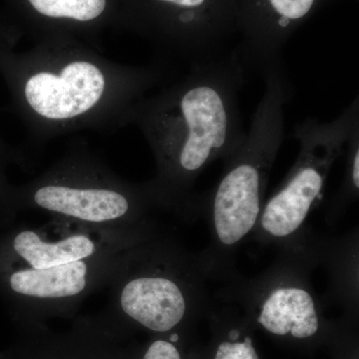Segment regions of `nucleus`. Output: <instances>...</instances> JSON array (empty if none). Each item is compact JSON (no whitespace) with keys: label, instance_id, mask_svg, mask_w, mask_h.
<instances>
[{"label":"nucleus","instance_id":"1","mask_svg":"<svg viewBox=\"0 0 359 359\" xmlns=\"http://www.w3.org/2000/svg\"><path fill=\"white\" fill-rule=\"evenodd\" d=\"M247 71L238 50L196 63L181 82L137 109L157 161V175L145 184L155 207L186 221L202 216L196 181L235 154L247 135L240 109Z\"/></svg>","mask_w":359,"mask_h":359},{"label":"nucleus","instance_id":"4","mask_svg":"<svg viewBox=\"0 0 359 359\" xmlns=\"http://www.w3.org/2000/svg\"><path fill=\"white\" fill-rule=\"evenodd\" d=\"M199 252L193 254L160 233L129 250L109 287L102 314L121 334L134 330L181 335L195 316L211 306Z\"/></svg>","mask_w":359,"mask_h":359},{"label":"nucleus","instance_id":"5","mask_svg":"<svg viewBox=\"0 0 359 359\" xmlns=\"http://www.w3.org/2000/svg\"><path fill=\"white\" fill-rule=\"evenodd\" d=\"M153 207L145 184L130 185L96 165L69 161L30 185L11 187L0 224H11L21 210L34 209L89 228L130 230L155 224L148 216Z\"/></svg>","mask_w":359,"mask_h":359},{"label":"nucleus","instance_id":"3","mask_svg":"<svg viewBox=\"0 0 359 359\" xmlns=\"http://www.w3.org/2000/svg\"><path fill=\"white\" fill-rule=\"evenodd\" d=\"M264 90L242 146L228 160L219 183L203 195L210 244L199 252L210 280L226 282L237 273L236 255L249 240L264 204L276 156L285 138V107L294 87L283 62L262 73Z\"/></svg>","mask_w":359,"mask_h":359},{"label":"nucleus","instance_id":"17","mask_svg":"<svg viewBox=\"0 0 359 359\" xmlns=\"http://www.w3.org/2000/svg\"><path fill=\"white\" fill-rule=\"evenodd\" d=\"M8 160V153L4 150L1 144H0V208L6 202L7 195H8L9 190L11 188V186L7 183L6 174H4V169H6V165Z\"/></svg>","mask_w":359,"mask_h":359},{"label":"nucleus","instance_id":"14","mask_svg":"<svg viewBox=\"0 0 359 359\" xmlns=\"http://www.w3.org/2000/svg\"><path fill=\"white\" fill-rule=\"evenodd\" d=\"M41 15L55 20L88 22L102 15L107 0H27Z\"/></svg>","mask_w":359,"mask_h":359},{"label":"nucleus","instance_id":"15","mask_svg":"<svg viewBox=\"0 0 359 359\" xmlns=\"http://www.w3.org/2000/svg\"><path fill=\"white\" fill-rule=\"evenodd\" d=\"M237 316L233 325L226 327L224 339L219 340L212 359H259L252 337L244 332L245 327L237 325Z\"/></svg>","mask_w":359,"mask_h":359},{"label":"nucleus","instance_id":"2","mask_svg":"<svg viewBox=\"0 0 359 359\" xmlns=\"http://www.w3.org/2000/svg\"><path fill=\"white\" fill-rule=\"evenodd\" d=\"M159 233L156 224L102 230L53 219L0 233V297L18 332L74 318L89 295L109 287L129 250Z\"/></svg>","mask_w":359,"mask_h":359},{"label":"nucleus","instance_id":"8","mask_svg":"<svg viewBox=\"0 0 359 359\" xmlns=\"http://www.w3.org/2000/svg\"><path fill=\"white\" fill-rule=\"evenodd\" d=\"M14 93L28 110L49 121L76 119L96 108L105 96L107 76L92 61L75 59L55 69L22 73L0 62Z\"/></svg>","mask_w":359,"mask_h":359},{"label":"nucleus","instance_id":"16","mask_svg":"<svg viewBox=\"0 0 359 359\" xmlns=\"http://www.w3.org/2000/svg\"><path fill=\"white\" fill-rule=\"evenodd\" d=\"M181 339L179 334L154 335L145 346L130 348L127 359H184L180 348Z\"/></svg>","mask_w":359,"mask_h":359},{"label":"nucleus","instance_id":"9","mask_svg":"<svg viewBox=\"0 0 359 359\" xmlns=\"http://www.w3.org/2000/svg\"><path fill=\"white\" fill-rule=\"evenodd\" d=\"M125 337L102 316H84L66 332L44 327L20 332L9 348L13 359H127Z\"/></svg>","mask_w":359,"mask_h":359},{"label":"nucleus","instance_id":"12","mask_svg":"<svg viewBox=\"0 0 359 359\" xmlns=\"http://www.w3.org/2000/svg\"><path fill=\"white\" fill-rule=\"evenodd\" d=\"M346 167L337 192L327 205V223L334 226L346 214L349 205L358 199L359 194V123L355 125L346 151Z\"/></svg>","mask_w":359,"mask_h":359},{"label":"nucleus","instance_id":"10","mask_svg":"<svg viewBox=\"0 0 359 359\" xmlns=\"http://www.w3.org/2000/svg\"><path fill=\"white\" fill-rule=\"evenodd\" d=\"M309 245L316 264L327 273L323 304L341 306L347 316H355L359 306L358 226L339 236L316 235L309 231Z\"/></svg>","mask_w":359,"mask_h":359},{"label":"nucleus","instance_id":"13","mask_svg":"<svg viewBox=\"0 0 359 359\" xmlns=\"http://www.w3.org/2000/svg\"><path fill=\"white\" fill-rule=\"evenodd\" d=\"M316 0H266V6L273 11V32H271V55L275 61H283L282 49L285 34L297 21H301L313 11Z\"/></svg>","mask_w":359,"mask_h":359},{"label":"nucleus","instance_id":"18","mask_svg":"<svg viewBox=\"0 0 359 359\" xmlns=\"http://www.w3.org/2000/svg\"><path fill=\"white\" fill-rule=\"evenodd\" d=\"M0 359H13L11 355V351L9 347H7L4 351H0Z\"/></svg>","mask_w":359,"mask_h":359},{"label":"nucleus","instance_id":"6","mask_svg":"<svg viewBox=\"0 0 359 359\" xmlns=\"http://www.w3.org/2000/svg\"><path fill=\"white\" fill-rule=\"evenodd\" d=\"M359 123L358 97L332 121L309 117L295 125L299 155L275 193L264 201L250 238L278 250L299 244L309 233L306 219L325 195L330 171L346 151Z\"/></svg>","mask_w":359,"mask_h":359},{"label":"nucleus","instance_id":"7","mask_svg":"<svg viewBox=\"0 0 359 359\" xmlns=\"http://www.w3.org/2000/svg\"><path fill=\"white\" fill-rule=\"evenodd\" d=\"M318 266L309 233L299 245L280 250L275 262L250 278L236 273L224 282L219 299L244 309L268 334L292 339H314L325 327L323 301L311 273Z\"/></svg>","mask_w":359,"mask_h":359},{"label":"nucleus","instance_id":"11","mask_svg":"<svg viewBox=\"0 0 359 359\" xmlns=\"http://www.w3.org/2000/svg\"><path fill=\"white\" fill-rule=\"evenodd\" d=\"M159 4H166L180 9V27L182 30V46L183 57L189 59L193 65L205 62L222 56L205 39L198 27L201 20L200 9L207 6L208 0H155ZM224 55V54H223Z\"/></svg>","mask_w":359,"mask_h":359}]
</instances>
